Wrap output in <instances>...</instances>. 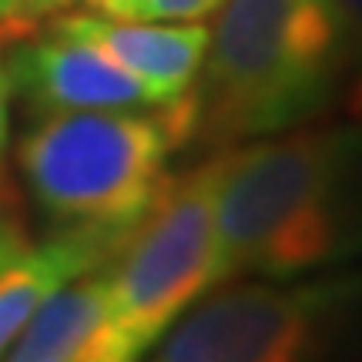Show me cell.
<instances>
[{
	"label": "cell",
	"mask_w": 362,
	"mask_h": 362,
	"mask_svg": "<svg viewBox=\"0 0 362 362\" xmlns=\"http://www.w3.org/2000/svg\"><path fill=\"white\" fill-rule=\"evenodd\" d=\"M218 285L362 255V131L305 128L215 155Z\"/></svg>",
	"instance_id": "1"
},
{
	"label": "cell",
	"mask_w": 362,
	"mask_h": 362,
	"mask_svg": "<svg viewBox=\"0 0 362 362\" xmlns=\"http://www.w3.org/2000/svg\"><path fill=\"white\" fill-rule=\"evenodd\" d=\"M188 111L192 141L235 144L309 121L349 51L329 0H221Z\"/></svg>",
	"instance_id": "2"
},
{
	"label": "cell",
	"mask_w": 362,
	"mask_h": 362,
	"mask_svg": "<svg viewBox=\"0 0 362 362\" xmlns=\"http://www.w3.org/2000/svg\"><path fill=\"white\" fill-rule=\"evenodd\" d=\"M192 141L188 98L168 107L44 115L17 161L40 211L61 228L131 235L171 181L168 158Z\"/></svg>",
	"instance_id": "3"
},
{
	"label": "cell",
	"mask_w": 362,
	"mask_h": 362,
	"mask_svg": "<svg viewBox=\"0 0 362 362\" xmlns=\"http://www.w3.org/2000/svg\"><path fill=\"white\" fill-rule=\"evenodd\" d=\"M215 171L218 161L185 171L165 185L151 211L104 265L107 305L121 346L134 362L218 285L215 235Z\"/></svg>",
	"instance_id": "4"
},
{
	"label": "cell",
	"mask_w": 362,
	"mask_h": 362,
	"mask_svg": "<svg viewBox=\"0 0 362 362\" xmlns=\"http://www.w3.org/2000/svg\"><path fill=\"white\" fill-rule=\"evenodd\" d=\"M356 296L352 282L232 285L185 312L151 362H319Z\"/></svg>",
	"instance_id": "5"
},
{
	"label": "cell",
	"mask_w": 362,
	"mask_h": 362,
	"mask_svg": "<svg viewBox=\"0 0 362 362\" xmlns=\"http://www.w3.org/2000/svg\"><path fill=\"white\" fill-rule=\"evenodd\" d=\"M4 71L11 90L24 94V101L40 115L155 107L141 84L111 64L101 51L54 30L51 24L37 37L13 44Z\"/></svg>",
	"instance_id": "6"
},
{
	"label": "cell",
	"mask_w": 362,
	"mask_h": 362,
	"mask_svg": "<svg viewBox=\"0 0 362 362\" xmlns=\"http://www.w3.org/2000/svg\"><path fill=\"white\" fill-rule=\"evenodd\" d=\"M54 30L84 40L117 64L151 98L155 107L178 104L192 94L208 47V27L117 21L104 13H64L51 21Z\"/></svg>",
	"instance_id": "7"
},
{
	"label": "cell",
	"mask_w": 362,
	"mask_h": 362,
	"mask_svg": "<svg viewBox=\"0 0 362 362\" xmlns=\"http://www.w3.org/2000/svg\"><path fill=\"white\" fill-rule=\"evenodd\" d=\"M124 242L128 235L61 228L44 245L27 248L13 265H7L0 275V359L54 292H61L88 272L104 269Z\"/></svg>",
	"instance_id": "8"
},
{
	"label": "cell",
	"mask_w": 362,
	"mask_h": 362,
	"mask_svg": "<svg viewBox=\"0 0 362 362\" xmlns=\"http://www.w3.org/2000/svg\"><path fill=\"white\" fill-rule=\"evenodd\" d=\"M104 17L148 24H198L221 7V0H88Z\"/></svg>",
	"instance_id": "9"
},
{
	"label": "cell",
	"mask_w": 362,
	"mask_h": 362,
	"mask_svg": "<svg viewBox=\"0 0 362 362\" xmlns=\"http://www.w3.org/2000/svg\"><path fill=\"white\" fill-rule=\"evenodd\" d=\"M27 248L30 245H27V235H24V228H21V221L0 205V275H4L7 265H13V262L21 259Z\"/></svg>",
	"instance_id": "10"
},
{
	"label": "cell",
	"mask_w": 362,
	"mask_h": 362,
	"mask_svg": "<svg viewBox=\"0 0 362 362\" xmlns=\"http://www.w3.org/2000/svg\"><path fill=\"white\" fill-rule=\"evenodd\" d=\"M329 11L336 17L342 40L349 51H362V0H329Z\"/></svg>",
	"instance_id": "11"
},
{
	"label": "cell",
	"mask_w": 362,
	"mask_h": 362,
	"mask_svg": "<svg viewBox=\"0 0 362 362\" xmlns=\"http://www.w3.org/2000/svg\"><path fill=\"white\" fill-rule=\"evenodd\" d=\"M44 0H0V21L4 24H30L44 17Z\"/></svg>",
	"instance_id": "12"
},
{
	"label": "cell",
	"mask_w": 362,
	"mask_h": 362,
	"mask_svg": "<svg viewBox=\"0 0 362 362\" xmlns=\"http://www.w3.org/2000/svg\"><path fill=\"white\" fill-rule=\"evenodd\" d=\"M7 134H11V81L0 61V171H4V151H7Z\"/></svg>",
	"instance_id": "13"
},
{
	"label": "cell",
	"mask_w": 362,
	"mask_h": 362,
	"mask_svg": "<svg viewBox=\"0 0 362 362\" xmlns=\"http://www.w3.org/2000/svg\"><path fill=\"white\" fill-rule=\"evenodd\" d=\"M67 4H74V0H44V11L54 13V11H61V7H67Z\"/></svg>",
	"instance_id": "14"
}]
</instances>
